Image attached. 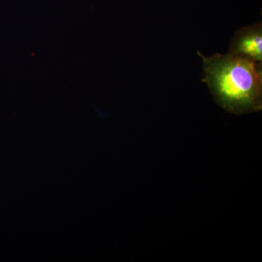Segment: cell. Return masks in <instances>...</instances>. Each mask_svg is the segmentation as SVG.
Masks as SVG:
<instances>
[{"label": "cell", "instance_id": "6da1fadb", "mask_svg": "<svg viewBox=\"0 0 262 262\" xmlns=\"http://www.w3.org/2000/svg\"><path fill=\"white\" fill-rule=\"evenodd\" d=\"M203 60L204 78L212 96L222 108L234 114L253 113L262 106V63L215 53Z\"/></svg>", "mask_w": 262, "mask_h": 262}, {"label": "cell", "instance_id": "7a4b0ae2", "mask_svg": "<svg viewBox=\"0 0 262 262\" xmlns=\"http://www.w3.org/2000/svg\"><path fill=\"white\" fill-rule=\"evenodd\" d=\"M228 54L248 61L261 63V23L253 24L239 29L231 41Z\"/></svg>", "mask_w": 262, "mask_h": 262}]
</instances>
